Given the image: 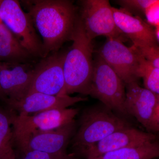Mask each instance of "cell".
<instances>
[{"mask_svg": "<svg viewBox=\"0 0 159 159\" xmlns=\"http://www.w3.org/2000/svg\"><path fill=\"white\" fill-rule=\"evenodd\" d=\"M31 55L3 23L0 25V62L25 63Z\"/></svg>", "mask_w": 159, "mask_h": 159, "instance_id": "cell-16", "label": "cell"}, {"mask_svg": "<svg viewBox=\"0 0 159 159\" xmlns=\"http://www.w3.org/2000/svg\"><path fill=\"white\" fill-rule=\"evenodd\" d=\"M70 40L72 45L66 52L63 64L66 93L89 95L93 77V39L87 34L78 16Z\"/></svg>", "mask_w": 159, "mask_h": 159, "instance_id": "cell-2", "label": "cell"}, {"mask_svg": "<svg viewBox=\"0 0 159 159\" xmlns=\"http://www.w3.org/2000/svg\"><path fill=\"white\" fill-rule=\"evenodd\" d=\"M140 55L138 71L139 78L143 79L145 88L159 95V69Z\"/></svg>", "mask_w": 159, "mask_h": 159, "instance_id": "cell-19", "label": "cell"}, {"mask_svg": "<svg viewBox=\"0 0 159 159\" xmlns=\"http://www.w3.org/2000/svg\"><path fill=\"white\" fill-rule=\"evenodd\" d=\"M87 99L81 97H70L68 95L51 96L34 93L28 94L20 100L6 101L11 108L18 112L19 115L25 116L51 110L67 108Z\"/></svg>", "mask_w": 159, "mask_h": 159, "instance_id": "cell-13", "label": "cell"}, {"mask_svg": "<svg viewBox=\"0 0 159 159\" xmlns=\"http://www.w3.org/2000/svg\"><path fill=\"white\" fill-rule=\"evenodd\" d=\"M11 125L10 115L0 108V159H16Z\"/></svg>", "mask_w": 159, "mask_h": 159, "instance_id": "cell-18", "label": "cell"}, {"mask_svg": "<svg viewBox=\"0 0 159 159\" xmlns=\"http://www.w3.org/2000/svg\"><path fill=\"white\" fill-rule=\"evenodd\" d=\"M144 13L149 24L159 27V0H155L145 10Z\"/></svg>", "mask_w": 159, "mask_h": 159, "instance_id": "cell-23", "label": "cell"}, {"mask_svg": "<svg viewBox=\"0 0 159 159\" xmlns=\"http://www.w3.org/2000/svg\"><path fill=\"white\" fill-rule=\"evenodd\" d=\"M43 39V57L55 53L70 38L77 21L76 9L68 0L21 1Z\"/></svg>", "mask_w": 159, "mask_h": 159, "instance_id": "cell-1", "label": "cell"}, {"mask_svg": "<svg viewBox=\"0 0 159 159\" xmlns=\"http://www.w3.org/2000/svg\"><path fill=\"white\" fill-rule=\"evenodd\" d=\"M125 84L99 55L93 61V77L89 95L119 116H128L125 108Z\"/></svg>", "mask_w": 159, "mask_h": 159, "instance_id": "cell-4", "label": "cell"}, {"mask_svg": "<svg viewBox=\"0 0 159 159\" xmlns=\"http://www.w3.org/2000/svg\"><path fill=\"white\" fill-rule=\"evenodd\" d=\"M157 39H158L159 40V27H157L156 30L155 31Z\"/></svg>", "mask_w": 159, "mask_h": 159, "instance_id": "cell-25", "label": "cell"}, {"mask_svg": "<svg viewBox=\"0 0 159 159\" xmlns=\"http://www.w3.org/2000/svg\"><path fill=\"white\" fill-rule=\"evenodd\" d=\"M129 126L125 119L101 102L84 111L72 144L83 152L114 132Z\"/></svg>", "mask_w": 159, "mask_h": 159, "instance_id": "cell-3", "label": "cell"}, {"mask_svg": "<svg viewBox=\"0 0 159 159\" xmlns=\"http://www.w3.org/2000/svg\"><path fill=\"white\" fill-rule=\"evenodd\" d=\"M34 69L25 63L3 62L0 72V98L20 100L28 93Z\"/></svg>", "mask_w": 159, "mask_h": 159, "instance_id": "cell-11", "label": "cell"}, {"mask_svg": "<svg viewBox=\"0 0 159 159\" xmlns=\"http://www.w3.org/2000/svg\"><path fill=\"white\" fill-rule=\"evenodd\" d=\"M66 52H55L42 60L34 69L29 94L38 93L51 96L66 93L63 64Z\"/></svg>", "mask_w": 159, "mask_h": 159, "instance_id": "cell-9", "label": "cell"}, {"mask_svg": "<svg viewBox=\"0 0 159 159\" xmlns=\"http://www.w3.org/2000/svg\"><path fill=\"white\" fill-rule=\"evenodd\" d=\"M157 140L156 136L129 126L116 131L84 151L87 159L95 158L111 152L142 145Z\"/></svg>", "mask_w": 159, "mask_h": 159, "instance_id": "cell-12", "label": "cell"}, {"mask_svg": "<svg viewBox=\"0 0 159 159\" xmlns=\"http://www.w3.org/2000/svg\"><path fill=\"white\" fill-rule=\"evenodd\" d=\"M0 18L31 56L43 57V43L35 31L31 17L23 11L19 1L0 0Z\"/></svg>", "mask_w": 159, "mask_h": 159, "instance_id": "cell-5", "label": "cell"}, {"mask_svg": "<svg viewBox=\"0 0 159 159\" xmlns=\"http://www.w3.org/2000/svg\"><path fill=\"white\" fill-rule=\"evenodd\" d=\"M116 26L133 42L157 43L155 31L140 17L123 8L113 7Z\"/></svg>", "mask_w": 159, "mask_h": 159, "instance_id": "cell-15", "label": "cell"}, {"mask_svg": "<svg viewBox=\"0 0 159 159\" xmlns=\"http://www.w3.org/2000/svg\"><path fill=\"white\" fill-rule=\"evenodd\" d=\"M77 108L59 109L45 111L34 115H10L13 126L12 139L35 131L54 130L74 120Z\"/></svg>", "mask_w": 159, "mask_h": 159, "instance_id": "cell-6", "label": "cell"}, {"mask_svg": "<svg viewBox=\"0 0 159 159\" xmlns=\"http://www.w3.org/2000/svg\"><path fill=\"white\" fill-rule=\"evenodd\" d=\"M99 55L125 84L137 81L141 55L133 46L127 47L119 39L108 38Z\"/></svg>", "mask_w": 159, "mask_h": 159, "instance_id": "cell-8", "label": "cell"}, {"mask_svg": "<svg viewBox=\"0 0 159 159\" xmlns=\"http://www.w3.org/2000/svg\"><path fill=\"white\" fill-rule=\"evenodd\" d=\"M2 20H1V18H0V25H1V24H2Z\"/></svg>", "mask_w": 159, "mask_h": 159, "instance_id": "cell-27", "label": "cell"}, {"mask_svg": "<svg viewBox=\"0 0 159 159\" xmlns=\"http://www.w3.org/2000/svg\"><path fill=\"white\" fill-rule=\"evenodd\" d=\"M155 0H119L117 2L121 8L131 12H145V10L154 2Z\"/></svg>", "mask_w": 159, "mask_h": 159, "instance_id": "cell-21", "label": "cell"}, {"mask_svg": "<svg viewBox=\"0 0 159 159\" xmlns=\"http://www.w3.org/2000/svg\"><path fill=\"white\" fill-rule=\"evenodd\" d=\"M80 4L79 17L91 39L102 35L122 39V33L116 26L113 7L108 1L84 0Z\"/></svg>", "mask_w": 159, "mask_h": 159, "instance_id": "cell-7", "label": "cell"}, {"mask_svg": "<svg viewBox=\"0 0 159 159\" xmlns=\"http://www.w3.org/2000/svg\"><path fill=\"white\" fill-rule=\"evenodd\" d=\"M22 159H78L67 154H51L38 151H29L25 153Z\"/></svg>", "mask_w": 159, "mask_h": 159, "instance_id": "cell-22", "label": "cell"}, {"mask_svg": "<svg viewBox=\"0 0 159 159\" xmlns=\"http://www.w3.org/2000/svg\"><path fill=\"white\" fill-rule=\"evenodd\" d=\"M3 62H0V72H1V70H2V67Z\"/></svg>", "mask_w": 159, "mask_h": 159, "instance_id": "cell-26", "label": "cell"}, {"mask_svg": "<svg viewBox=\"0 0 159 159\" xmlns=\"http://www.w3.org/2000/svg\"><path fill=\"white\" fill-rule=\"evenodd\" d=\"M75 120L54 130L35 131L13 140L24 153L38 151L66 154V149L76 131Z\"/></svg>", "mask_w": 159, "mask_h": 159, "instance_id": "cell-10", "label": "cell"}, {"mask_svg": "<svg viewBox=\"0 0 159 159\" xmlns=\"http://www.w3.org/2000/svg\"><path fill=\"white\" fill-rule=\"evenodd\" d=\"M133 46L144 58L159 69V47L157 43L133 42Z\"/></svg>", "mask_w": 159, "mask_h": 159, "instance_id": "cell-20", "label": "cell"}, {"mask_svg": "<svg viewBox=\"0 0 159 159\" xmlns=\"http://www.w3.org/2000/svg\"><path fill=\"white\" fill-rule=\"evenodd\" d=\"M157 96V103L148 130L159 133V95Z\"/></svg>", "mask_w": 159, "mask_h": 159, "instance_id": "cell-24", "label": "cell"}, {"mask_svg": "<svg viewBox=\"0 0 159 159\" xmlns=\"http://www.w3.org/2000/svg\"><path fill=\"white\" fill-rule=\"evenodd\" d=\"M126 85L125 106L127 113L149 130L157 103V95L140 86L137 81Z\"/></svg>", "mask_w": 159, "mask_h": 159, "instance_id": "cell-14", "label": "cell"}, {"mask_svg": "<svg viewBox=\"0 0 159 159\" xmlns=\"http://www.w3.org/2000/svg\"><path fill=\"white\" fill-rule=\"evenodd\" d=\"M159 157V142L157 140L111 152L92 159H153Z\"/></svg>", "mask_w": 159, "mask_h": 159, "instance_id": "cell-17", "label": "cell"}]
</instances>
